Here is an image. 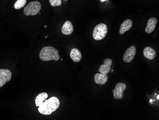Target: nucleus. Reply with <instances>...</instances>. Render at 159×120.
<instances>
[{"label":"nucleus","instance_id":"f257e3e1","mask_svg":"<svg viewBox=\"0 0 159 120\" xmlns=\"http://www.w3.org/2000/svg\"><path fill=\"white\" fill-rule=\"evenodd\" d=\"M60 101L55 97H52L49 100H45L38 108V111L43 115H50L58 109L60 106Z\"/></svg>","mask_w":159,"mask_h":120},{"label":"nucleus","instance_id":"f03ea898","mask_svg":"<svg viewBox=\"0 0 159 120\" xmlns=\"http://www.w3.org/2000/svg\"><path fill=\"white\" fill-rule=\"evenodd\" d=\"M39 57L41 60L44 61L52 60L58 61L60 58L58 50L54 47L50 46L43 47L39 54Z\"/></svg>","mask_w":159,"mask_h":120},{"label":"nucleus","instance_id":"7ed1b4c3","mask_svg":"<svg viewBox=\"0 0 159 120\" xmlns=\"http://www.w3.org/2000/svg\"><path fill=\"white\" fill-rule=\"evenodd\" d=\"M42 8L39 1L31 2L27 5L24 10V13L26 16H34L37 15Z\"/></svg>","mask_w":159,"mask_h":120},{"label":"nucleus","instance_id":"20e7f679","mask_svg":"<svg viewBox=\"0 0 159 120\" xmlns=\"http://www.w3.org/2000/svg\"><path fill=\"white\" fill-rule=\"evenodd\" d=\"M108 27L107 25L103 23L98 24L94 28L93 31V38L94 40L99 41L102 40L107 35Z\"/></svg>","mask_w":159,"mask_h":120},{"label":"nucleus","instance_id":"39448f33","mask_svg":"<svg viewBox=\"0 0 159 120\" xmlns=\"http://www.w3.org/2000/svg\"><path fill=\"white\" fill-rule=\"evenodd\" d=\"M11 72L8 69L0 70V88L3 86L5 83L8 82L11 78Z\"/></svg>","mask_w":159,"mask_h":120},{"label":"nucleus","instance_id":"423d86ee","mask_svg":"<svg viewBox=\"0 0 159 120\" xmlns=\"http://www.w3.org/2000/svg\"><path fill=\"white\" fill-rule=\"evenodd\" d=\"M126 89V85L125 83H118L116 84L115 89L113 90V97L116 100H120L123 97L124 91Z\"/></svg>","mask_w":159,"mask_h":120},{"label":"nucleus","instance_id":"0eeeda50","mask_svg":"<svg viewBox=\"0 0 159 120\" xmlns=\"http://www.w3.org/2000/svg\"><path fill=\"white\" fill-rule=\"evenodd\" d=\"M136 53V48L135 46H132L129 47L124 54V57H123L124 61L126 63L132 62L134 58Z\"/></svg>","mask_w":159,"mask_h":120},{"label":"nucleus","instance_id":"6e6552de","mask_svg":"<svg viewBox=\"0 0 159 120\" xmlns=\"http://www.w3.org/2000/svg\"><path fill=\"white\" fill-rule=\"evenodd\" d=\"M104 64L101 65L99 67V71L100 73L103 74H107L109 73L112 64V61L111 59H106L104 60Z\"/></svg>","mask_w":159,"mask_h":120},{"label":"nucleus","instance_id":"1a4fd4ad","mask_svg":"<svg viewBox=\"0 0 159 120\" xmlns=\"http://www.w3.org/2000/svg\"><path fill=\"white\" fill-rule=\"evenodd\" d=\"M74 32L73 24L70 21H66L61 27V32L63 35L69 36Z\"/></svg>","mask_w":159,"mask_h":120},{"label":"nucleus","instance_id":"9d476101","mask_svg":"<svg viewBox=\"0 0 159 120\" xmlns=\"http://www.w3.org/2000/svg\"><path fill=\"white\" fill-rule=\"evenodd\" d=\"M133 25V22L131 19L125 20L120 25V34L121 35L125 34L126 32L131 29Z\"/></svg>","mask_w":159,"mask_h":120},{"label":"nucleus","instance_id":"9b49d317","mask_svg":"<svg viewBox=\"0 0 159 120\" xmlns=\"http://www.w3.org/2000/svg\"><path fill=\"white\" fill-rule=\"evenodd\" d=\"M157 19L155 18L152 17L150 18L147 22V26L145 28V32L147 34H151L154 30L156 26Z\"/></svg>","mask_w":159,"mask_h":120},{"label":"nucleus","instance_id":"f8f14e48","mask_svg":"<svg viewBox=\"0 0 159 120\" xmlns=\"http://www.w3.org/2000/svg\"><path fill=\"white\" fill-rule=\"evenodd\" d=\"M108 77L107 74L97 73L94 76V81L96 84L102 85L108 81Z\"/></svg>","mask_w":159,"mask_h":120},{"label":"nucleus","instance_id":"ddd939ff","mask_svg":"<svg viewBox=\"0 0 159 120\" xmlns=\"http://www.w3.org/2000/svg\"><path fill=\"white\" fill-rule=\"evenodd\" d=\"M70 57L75 62H79L82 60V53L77 48H74L70 51Z\"/></svg>","mask_w":159,"mask_h":120},{"label":"nucleus","instance_id":"4468645a","mask_svg":"<svg viewBox=\"0 0 159 120\" xmlns=\"http://www.w3.org/2000/svg\"><path fill=\"white\" fill-rule=\"evenodd\" d=\"M143 55L144 57L149 60H152L156 56V51L152 47L147 46L143 50Z\"/></svg>","mask_w":159,"mask_h":120},{"label":"nucleus","instance_id":"2eb2a0df","mask_svg":"<svg viewBox=\"0 0 159 120\" xmlns=\"http://www.w3.org/2000/svg\"><path fill=\"white\" fill-rule=\"evenodd\" d=\"M48 94L46 93H42L36 97L35 100V103L36 106L39 107L43 104L44 101L47 99L48 98Z\"/></svg>","mask_w":159,"mask_h":120},{"label":"nucleus","instance_id":"dca6fc26","mask_svg":"<svg viewBox=\"0 0 159 120\" xmlns=\"http://www.w3.org/2000/svg\"><path fill=\"white\" fill-rule=\"evenodd\" d=\"M27 0H17L14 4V8L19 10L24 7L26 4Z\"/></svg>","mask_w":159,"mask_h":120},{"label":"nucleus","instance_id":"f3484780","mask_svg":"<svg viewBox=\"0 0 159 120\" xmlns=\"http://www.w3.org/2000/svg\"><path fill=\"white\" fill-rule=\"evenodd\" d=\"M50 4L52 7L55 6H60L62 3L61 0H49Z\"/></svg>","mask_w":159,"mask_h":120},{"label":"nucleus","instance_id":"a211bd4d","mask_svg":"<svg viewBox=\"0 0 159 120\" xmlns=\"http://www.w3.org/2000/svg\"><path fill=\"white\" fill-rule=\"evenodd\" d=\"M106 1H108V0H100V1L101 2H104Z\"/></svg>","mask_w":159,"mask_h":120},{"label":"nucleus","instance_id":"6ab92c4d","mask_svg":"<svg viewBox=\"0 0 159 120\" xmlns=\"http://www.w3.org/2000/svg\"><path fill=\"white\" fill-rule=\"evenodd\" d=\"M48 36L47 35V36H45V38H47V37H48Z\"/></svg>","mask_w":159,"mask_h":120},{"label":"nucleus","instance_id":"aec40b11","mask_svg":"<svg viewBox=\"0 0 159 120\" xmlns=\"http://www.w3.org/2000/svg\"><path fill=\"white\" fill-rule=\"evenodd\" d=\"M157 99L159 100V95L157 96Z\"/></svg>","mask_w":159,"mask_h":120},{"label":"nucleus","instance_id":"412c9836","mask_svg":"<svg viewBox=\"0 0 159 120\" xmlns=\"http://www.w3.org/2000/svg\"><path fill=\"white\" fill-rule=\"evenodd\" d=\"M44 27H45V28H46V27H47V26H44Z\"/></svg>","mask_w":159,"mask_h":120},{"label":"nucleus","instance_id":"4be33fe9","mask_svg":"<svg viewBox=\"0 0 159 120\" xmlns=\"http://www.w3.org/2000/svg\"><path fill=\"white\" fill-rule=\"evenodd\" d=\"M66 1H68V0H66Z\"/></svg>","mask_w":159,"mask_h":120}]
</instances>
